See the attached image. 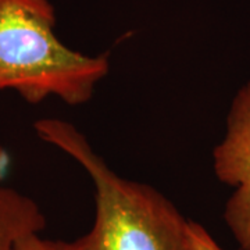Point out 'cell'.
I'll list each match as a JSON object with an SVG mask.
<instances>
[{"label": "cell", "instance_id": "1", "mask_svg": "<svg viewBox=\"0 0 250 250\" xmlns=\"http://www.w3.org/2000/svg\"><path fill=\"white\" fill-rule=\"evenodd\" d=\"M36 135L77 161L95 188V220L72 250H187L188 220L157 189L118 175L80 129L41 118Z\"/></svg>", "mask_w": 250, "mask_h": 250}, {"label": "cell", "instance_id": "4", "mask_svg": "<svg viewBox=\"0 0 250 250\" xmlns=\"http://www.w3.org/2000/svg\"><path fill=\"white\" fill-rule=\"evenodd\" d=\"M46 215L32 197L0 182V250H16L18 242L42 233Z\"/></svg>", "mask_w": 250, "mask_h": 250}, {"label": "cell", "instance_id": "3", "mask_svg": "<svg viewBox=\"0 0 250 250\" xmlns=\"http://www.w3.org/2000/svg\"><path fill=\"white\" fill-rule=\"evenodd\" d=\"M217 179L231 188L224 221L242 250H250V81L236 90L225 132L211 154Z\"/></svg>", "mask_w": 250, "mask_h": 250}, {"label": "cell", "instance_id": "7", "mask_svg": "<svg viewBox=\"0 0 250 250\" xmlns=\"http://www.w3.org/2000/svg\"><path fill=\"white\" fill-rule=\"evenodd\" d=\"M7 164H9V156H7L6 150L3 149V146L0 145V182L3 179L4 171L7 168Z\"/></svg>", "mask_w": 250, "mask_h": 250}, {"label": "cell", "instance_id": "5", "mask_svg": "<svg viewBox=\"0 0 250 250\" xmlns=\"http://www.w3.org/2000/svg\"><path fill=\"white\" fill-rule=\"evenodd\" d=\"M187 250H225L202 224L188 220Z\"/></svg>", "mask_w": 250, "mask_h": 250}, {"label": "cell", "instance_id": "2", "mask_svg": "<svg viewBox=\"0 0 250 250\" xmlns=\"http://www.w3.org/2000/svg\"><path fill=\"white\" fill-rule=\"evenodd\" d=\"M108 71L107 54L88 56L59 39L49 0H0V90L28 103L57 98L80 106Z\"/></svg>", "mask_w": 250, "mask_h": 250}, {"label": "cell", "instance_id": "6", "mask_svg": "<svg viewBox=\"0 0 250 250\" xmlns=\"http://www.w3.org/2000/svg\"><path fill=\"white\" fill-rule=\"evenodd\" d=\"M16 250H72V245L71 242L46 239L41 233H36L18 242Z\"/></svg>", "mask_w": 250, "mask_h": 250}]
</instances>
